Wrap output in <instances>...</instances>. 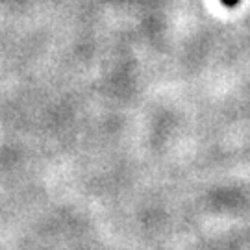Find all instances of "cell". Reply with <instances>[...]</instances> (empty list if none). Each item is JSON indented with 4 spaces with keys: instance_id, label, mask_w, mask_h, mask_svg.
Segmentation results:
<instances>
[{
    "instance_id": "1",
    "label": "cell",
    "mask_w": 250,
    "mask_h": 250,
    "mask_svg": "<svg viewBox=\"0 0 250 250\" xmlns=\"http://www.w3.org/2000/svg\"><path fill=\"white\" fill-rule=\"evenodd\" d=\"M224 6H228V8H233V6H237L239 4V0H221Z\"/></svg>"
}]
</instances>
